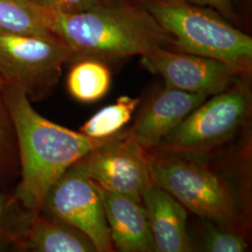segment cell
I'll return each instance as SVG.
<instances>
[{"label": "cell", "instance_id": "1", "mask_svg": "<svg viewBox=\"0 0 252 252\" xmlns=\"http://www.w3.org/2000/svg\"><path fill=\"white\" fill-rule=\"evenodd\" d=\"M3 89L16 135L20 162L13 196L33 218L41 212L47 193L63 173L115 135L95 139L54 124L40 115L19 88L3 83Z\"/></svg>", "mask_w": 252, "mask_h": 252}, {"label": "cell", "instance_id": "2", "mask_svg": "<svg viewBox=\"0 0 252 252\" xmlns=\"http://www.w3.org/2000/svg\"><path fill=\"white\" fill-rule=\"evenodd\" d=\"M39 9L48 30L71 49L73 56L115 59L173 46L171 35L133 2L103 0L94 9L73 14Z\"/></svg>", "mask_w": 252, "mask_h": 252}, {"label": "cell", "instance_id": "3", "mask_svg": "<svg viewBox=\"0 0 252 252\" xmlns=\"http://www.w3.org/2000/svg\"><path fill=\"white\" fill-rule=\"evenodd\" d=\"M138 5L171 35L178 52L219 60L240 78L251 76L252 37L227 23L216 10L186 0H146Z\"/></svg>", "mask_w": 252, "mask_h": 252}, {"label": "cell", "instance_id": "4", "mask_svg": "<svg viewBox=\"0 0 252 252\" xmlns=\"http://www.w3.org/2000/svg\"><path fill=\"white\" fill-rule=\"evenodd\" d=\"M150 171L153 182L186 209L223 228L234 229L238 206L234 192L206 164L191 156L153 152L150 153Z\"/></svg>", "mask_w": 252, "mask_h": 252}, {"label": "cell", "instance_id": "5", "mask_svg": "<svg viewBox=\"0 0 252 252\" xmlns=\"http://www.w3.org/2000/svg\"><path fill=\"white\" fill-rule=\"evenodd\" d=\"M246 79L205 100L152 151L196 157L223 144L250 116L252 93Z\"/></svg>", "mask_w": 252, "mask_h": 252}, {"label": "cell", "instance_id": "6", "mask_svg": "<svg viewBox=\"0 0 252 252\" xmlns=\"http://www.w3.org/2000/svg\"><path fill=\"white\" fill-rule=\"evenodd\" d=\"M73 53L61 38L0 32V80L17 87L31 102L48 98Z\"/></svg>", "mask_w": 252, "mask_h": 252}, {"label": "cell", "instance_id": "7", "mask_svg": "<svg viewBox=\"0 0 252 252\" xmlns=\"http://www.w3.org/2000/svg\"><path fill=\"white\" fill-rule=\"evenodd\" d=\"M41 211L80 230L96 252L115 251L96 184L76 163L50 189Z\"/></svg>", "mask_w": 252, "mask_h": 252}, {"label": "cell", "instance_id": "8", "mask_svg": "<svg viewBox=\"0 0 252 252\" xmlns=\"http://www.w3.org/2000/svg\"><path fill=\"white\" fill-rule=\"evenodd\" d=\"M76 164L103 189L141 203L145 189L153 182L149 151L127 132H120Z\"/></svg>", "mask_w": 252, "mask_h": 252}, {"label": "cell", "instance_id": "9", "mask_svg": "<svg viewBox=\"0 0 252 252\" xmlns=\"http://www.w3.org/2000/svg\"><path fill=\"white\" fill-rule=\"evenodd\" d=\"M141 63L151 72L160 75L167 87L208 96L224 92L240 78L219 60L171 49H159L143 55Z\"/></svg>", "mask_w": 252, "mask_h": 252}, {"label": "cell", "instance_id": "10", "mask_svg": "<svg viewBox=\"0 0 252 252\" xmlns=\"http://www.w3.org/2000/svg\"><path fill=\"white\" fill-rule=\"evenodd\" d=\"M207 97L165 86L145 103L127 133L150 152Z\"/></svg>", "mask_w": 252, "mask_h": 252}, {"label": "cell", "instance_id": "11", "mask_svg": "<svg viewBox=\"0 0 252 252\" xmlns=\"http://www.w3.org/2000/svg\"><path fill=\"white\" fill-rule=\"evenodd\" d=\"M96 187L114 249L122 252H156L143 203L103 189L97 184Z\"/></svg>", "mask_w": 252, "mask_h": 252}, {"label": "cell", "instance_id": "12", "mask_svg": "<svg viewBox=\"0 0 252 252\" xmlns=\"http://www.w3.org/2000/svg\"><path fill=\"white\" fill-rule=\"evenodd\" d=\"M142 203L156 252L191 251L187 231V209L177 199L153 181L142 194Z\"/></svg>", "mask_w": 252, "mask_h": 252}, {"label": "cell", "instance_id": "13", "mask_svg": "<svg viewBox=\"0 0 252 252\" xmlns=\"http://www.w3.org/2000/svg\"><path fill=\"white\" fill-rule=\"evenodd\" d=\"M16 252H95L96 250L80 230L41 211L31 218L22 230Z\"/></svg>", "mask_w": 252, "mask_h": 252}, {"label": "cell", "instance_id": "14", "mask_svg": "<svg viewBox=\"0 0 252 252\" xmlns=\"http://www.w3.org/2000/svg\"><path fill=\"white\" fill-rule=\"evenodd\" d=\"M66 78V87L73 98L81 103H94L108 94L111 73L108 65L88 56H73Z\"/></svg>", "mask_w": 252, "mask_h": 252}, {"label": "cell", "instance_id": "15", "mask_svg": "<svg viewBox=\"0 0 252 252\" xmlns=\"http://www.w3.org/2000/svg\"><path fill=\"white\" fill-rule=\"evenodd\" d=\"M0 32L37 36L53 34L32 0H0Z\"/></svg>", "mask_w": 252, "mask_h": 252}, {"label": "cell", "instance_id": "16", "mask_svg": "<svg viewBox=\"0 0 252 252\" xmlns=\"http://www.w3.org/2000/svg\"><path fill=\"white\" fill-rule=\"evenodd\" d=\"M140 102L139 98L126 95L117 102L101 108L80 128V132L95 139H105L116 135L131 121L132 115Z\"/></svg>", "mask_w": 252, "mask_h": 252}, {"label": "cell", "instance_id": "17", "mask_svg": "<svg viewBox=\"0 0 252 252\" xmlns=\"http://www.w3.org/2000/svg\"><path fill=\"white\" fill-rule=\"evenodd\" d=\"M20 175L17 140L0 80V189H9Z\"/></svg>", "mask_w": 252, "mask_h": 252}, {"label": "cell", "instance_id": "18", "mask_svg": "<svg viewBox=\"0 0 252 252\" xmlns=\"http://www.w3.org/2000/svg\"><path fill=\"white\" fill-rule=\"evenodd\" d=\"M31 217L13 196V188L0 189V252H16V242Z\"/></svg>", "mask_w": 252, "mask_h": 252}, {"label": "cell", "instance_id": "19", "mask_svg": "<svg viewBox=\"0 0 252 252\" xmlns=\"http://www.w3.org/2000/svg\"><path fill=\"white\" fill-rule=\"evenodd\" d=\"M248 245L243 236L234 229L210 228L207 231L203 249L209 252H243Z\"/></svg>", "mask_w": 252, "mask_h": 252}, {"label": "cell", "instance_id": "20", "mask_svg": "<svg viewBox=\"0 0 252 252\" xmlns=\"http://www.w3.org/2000/svg\"><path fill=\"white\" fill-rule=\"evenodd\" d=\"M40 8L60 14L87 11L99 6L103 0H32Z\"/></svg>", "mask_w": 252, "mask_h": 252}, {"label": "cell", "instance_id": "21", "mask_svg": "<svg viewBox=\"0 0 252 252\" xmlns=\"http://www.w3.org/2000/svg\"><path fill=\"white\" fill-rule=\"evenodd\" d=\"M186 1L196 6L214 9L223 18H227L231 21L237 20V16L234 12V7L231 0H186Z\"/></svg>", "mask_w": 252, "mask_h": 252}, {"label": "cell", "instance_id": "22", "mask_svg": "<svg viewBox=\"0 0 252 252\" xmlns=\"http://www.w3.org/2000/svg\"><path fill=\"white\" fill-rule=\"evenodd\" d=\"M126 1H129V2H133V3H136V4H138V3L144 2L146 0H126Z\"/></svg>", "mask_w": 252, "mask_h": 252}]
</instances>
